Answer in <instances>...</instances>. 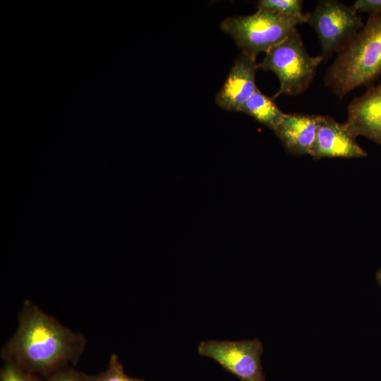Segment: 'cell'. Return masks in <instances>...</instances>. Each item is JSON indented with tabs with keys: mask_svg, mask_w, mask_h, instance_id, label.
Here are the masks:
<instances>
[{
	"mask_svg": "<svg viewBox=\"0 0 381 381\" xmlns=\"http://www.w3.org/2000/svg\"><path fill=\"white\" fill-rule=\"evenodd\" d=\"M352 7L356 11L368 12L370 15L381 16V0H356Z\"/></svg>",
	"mask_w": 381,
	"mask_h": 381,
	"instance_id": "obj_16",
	"label": "cell"
},
{
	"mask_svg": "<svg viewBox=\"0 0 381 381\" xmlns=\"http://www.w3.org/2000/svg\"><path fill=\"white\" fill-rule=\"evenodd\" d=\"M306 19L285 16L258 10L248 16H231L220 23L221 30L230 35L236 45L248 54L256 56L268 52L283 42Z\"/></svg>",
	"mask_w": 381,
	"mask_h": 381,
	"instance_id": "obj_4",
	"label": "cell"
},
{
	"mask_svg": "<svg viewBox=\"0 0 381 381\" xmlns=\"http://www.w3.org/2000/svg\"><path fill=\"white\" fill-rule=\"evenodd\" d=\"M318 119L319 115L286 114L274 132L290 153L310 155L316 137Z\"/></svg>",
	"mask_w": 381,
	"mask_h": 381,
	"instance_id": "obj_10",
	"label": "cell"
},
{
	"mask_svg": "<svg viewBox=\"0 0 381 381\" xmlns=\"http://www.w3.org/2000/svg\"><path fill=\"white\" fill-rule=\"evenodd\" d=\"M45 378V381H90L89 375L68 366L54 373Z\"/></svg>",
	"mask_w": 381,
	"mask_h": 381,
	"instance_id": "obj_15",
	"label": "cell"
},
{
	"mask_svg": "<svg viewBox=\"0 0 381 381\" xmlns=\"http://www.w3.org/2000/svg\"><path fill=\"white\" fill-rule=\"evenodd\" d=\"M258 122L274 131L286 114L277 107L272 98L262 93L258 88L241 109Z\"/></svg>",
	"mask_w": 381,
	"mask_h": 381,
	"instance_id": "obj_11",
	"label": "cell"
},
{
	"mask_svg": "<svg viewBox=\"0 0 381 381\" xmlns=\"http://www.w3.org/2000/svg\"><path fill=\"white\" fill-rule=\"evenodd\" d=\"M258 68L256 56L242 52L216 95L217 104L226 111H241L258 88L255 80Z\"/></svg>",
	"mask_w": 381,
	"mask_h": 381,
	"instance_id": "obj_7",
	"label": "cell"
},
{
	"mask_svg": "<svg viewBox=\"0 0 381 381\" xmlns=\"http://www.w3.org/2000/svg\"><path fill=\"white\" fill-rule=\"evenodd\" d=\"M376 281L378 285L381 287V267L376 272Z\"/></svg>",
	"mask_w": 381,
	"mask_h": 381,
	"instance_id": "obj_17",
	"label": "cell"
},
{
	"mask_svg": "<svg viewBox=\"0 0 381 381\" xmlns=\"http://www.w3.org/2000/svg\"><path fill=\"white\" fill-rule=\"evenodd\" d=\"M263 346L259 339L243 341L209 340L198 347L200 356L210 358L242 381H265L261 365Z\"/></svg>",
	"mask_w": 381,
	"mask_h": 381,
	"instance_id": "obj_6",
	"label": "cell"
},
{
	"mask_svg": "<svg viewBox=\"0 0 381 381\" xmlns=\"http://www.w3.org/2000/svg\"><path fill=\"white\" fill-rule=\"evenodd\" d=\"M381 76V16L370 15L361 30L338 52L325 84L339 98Z\"/></svg>",
	"mask_w": 381,
	"mask_h": 381,
	"instance_id": "obj_2",
	"label": "cell"
},
{
	"mask_svg": "<svg viewBox=\"0 0 381 381\" xmlns=\"http://www.w3.org/2000/svg\"><path fill=\"white\" fill-rule=\"evenodd\" d=\"M324 60L321 55L310 56L301 35L294 29L281 43L265 54L258 68L274 73L279 88L272 99L282 95H296L305 92L313 81L318 66Z\"/></svg>",
	"mask_w": 381,
	"mask_h": 381,
	"instance_id": "obj_3",
	"label": "cell"
},
{
	"mask_svg": "<svg viewBox=\"0 0 381 381\" xmlns=\"http://www.w3.org/2000/svg\"><path fill=\"white\" fill-rule=\"evenodd\" d=\"M0 381H41L35 375L28 373L15 363L4 361L0 371Z\"/></svg>",
	"mask_w": 381,
	"mask_h": 381,
	"instance_id": "obj_14",
	"label": "cell"
},
{
	"mask_svg": "<svg viewBox=\"0 0 381 381\" xmlns=\"http://www.w3.org/2000/svg\"><path fill=\"white\" fill-rule=\"evenodd\" d=\"M90 381H145L141 378L131 377L127 375L123 366L116 353H112L109 358L107 368L102 372L89 375Z\"/></svg>",
	"mask_w": 381,
	"mask_h": 381,
	"instance_id": "obj_13",
	"label": "cell"
},
{
	"mask_svg": "<svg viewBox=\"0 0 381 381\" xmlns=\"http://www.w3.org/2000/svg\"><path fill=\"white\" fill-rule=\"evenodd\" d=\"M301 0H260L258 10L273 12L279 15L306 19L308 21L310 13L302 12Z\"/></svg>",
	"mask_w": 381,
	"mask_h": 381,
	"instance_id": "obj_12",
	"label": "cell"
},
{
	"mask_svg": "<svg viewBox=\"0 0 381 381\" xmlns=\"http://www.w3.org/2000/svg\"><path fill=\"white\" fill-rule=\"evenodd\" d=\"M344 126L355 138L362 135L381 145V81L351 102Z\"/></svg>",
	"mask_w": 381,
	"mask_h": 381,
	"instance_id": "obj_9",
	"label": "cell"
},
{
	"mask_svg": "<svg viewBox=\"0 0 381 381\" xmlns=\"http://www.w3.org/2000/svg\"><path fill=\"white\" fill-rule=\"evenodd\" d=\"M310 155L315 159L325 157L359 158L367 157L346 128L329 116L319 115L315 140Z\"/></svg>",
	"mask_w": 381,
	"mask_h": 381,
	"instance_id": "obj_8",
	"label": "cell"
},
{
	"mask_svg": "<svg viewBox=\"0 0 381 381\" xmlns=\"http://www.w3.org/2000/svg\"><path fill=\"white\" fill-rule=\"evenodd\" d=\"M308 23L319 38L324 60L341 51L364 25L358 11L335 0L320 1Z\"/></svg>",
	"mask_w": 381,
	"mask_h": 381,
	"instance_id": "obj_5",
	"label": "cell"
},
{
	"mask_svg": "<svg viewBox=\"0 0 381 381\" xmlns=\"http://www.w3.org/2000/svg\"><path fill=\"white\" fill-rule=\"evenodd\" d=\"M17 328L1 350V357L24 370L45 377L75 363L86 339L61 325L30 300L18 313Z\"/></svg>",
	"mask_w": 381,
	"mask_h": 381,
	"instance_id": "obj_1",
	"label": "cell"
}]
</instances>
